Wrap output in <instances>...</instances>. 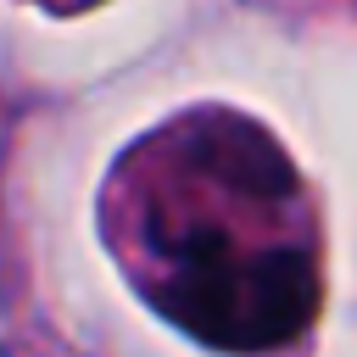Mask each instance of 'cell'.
<instances>
[{"mask_svg": "<svg viewBox=\"0 0 357 357\" xmlns=\"http://www.w3.org/2000/svg\"><path fill=\"white\" fill-rule=\"evenodd\" d=\"M151 301L195 340L268 351L318 307V251L284 156L234 117H195L151 162L139 201Z\"/></svg>", "mask_w": 357, "mask_h": 357, "instance_id": "1", "label": "cell"}, {"mask_svg": "<svg viewBox=\"0 0 357 357\" xmlns=\"http://www.w3.org/2000/svg\"><path fill=\"white\" fill-rule=\"evenodd\" d=\"M0 357H11V290H6V273H0Z\"/></svg>", "mask_w": 357, "mask_h": 357, "instance_id": "2", "label": "cell"}, {"mask_svg": "<svg viewBox=\"0 0 357 357\" xmlns=\"http://www.w3.org/2000/svg\"><path fill=\"white\" fill-rule=\"evenodd\" d=\"M67 6H95V0H67Z\"/></svg>", "mask_w": 357, "mask_h": 357, "instance_id": "3", "label": "cell"}]
</instances>
